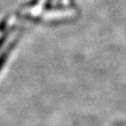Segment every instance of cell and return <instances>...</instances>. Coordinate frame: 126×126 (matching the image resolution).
Listing matches in <instances>:
<instances>
[{"mask_svg":"<svg viewBox=\"0 0 126 126\" xmlns=\"http://www.w3.org/2000/svg\"><path fill=\"white\" fill-rule=\"evenodd\" d=\"M20 37H21V35H19V36L15 39V40H13L10 44H9V48H7L6 50H5L4 52H2V54L0 55V70L2 69V67L4 66L5 63H6V61H7V59H8V57H9V53L11 52V50L14 48V46L17 44V42H18V40L20 39Z\"/></svg>","mask_w":126,"mask_h":126,"instance_id":"1","label":"cell"}]
</instances>
